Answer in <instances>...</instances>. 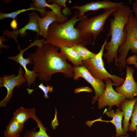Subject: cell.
<instances>
[{"instance_id": "603a6c76", "label": "cell", "mask_w": 137, "mask_h": 137, "mask_svg": "<svg viewBox=\"0 0 137 137\" xmlns=\"http://www.w3.org/2000/svg\"><path fill=\"white\" fill-rule=\"evenodd\" d=\"M72 47L78 53L82 60L93 58L96 54L90 51L84 46L76 45Z\"/></svg>"}, {"instance_id": "e0dca14e", "label": "cell", "mask_w": 137, "mask_h": 137, "mask_svg": "<svg viewBox=\"0 0 137 137\" xmlns=\"http://www.w3.org/2000/svg\"><path fill=\"white\" fill-rule=\"evenodd\" d=\"M137 100V97L132 100L126 99L120 105L119 109L122 111L124 117L122 127L125 132L128 130L129 121L131 117L134 105Z\"/></svg>"}, {"instance_id": "ba28073f", "label": "cell", "mask_w": 137, "mask_h": 137, "mask_svg": "<svg viewBox=\"0 0 137 137\" xmlns=\"http://www.w3.org/2000/svg\"><path fill=\"white\" fill-rule=\"evenodd\" d=\"M80 77L83 78L93 87L95 95L92 97L93 100L92 102L94 104L104 93L106 87L105 82L93 77L84 66H74L73 79L77 80Z\"/></svg>"}, {"instance_id": "9c48e42d", "label": "cell", "mask_w": 137, "mask_h": 137, "mask_svg": "<svg viewBox=\"0 0 137 137\" xmlns=\"http://www.w3.org/2000/svg\"><path fill=\"white\" fill-rule=\"evenodd\" d=\"M28 15L29 21L23 27L20 29L13 30L12 31L5 29L2 34L3 36H5L8 38L13 39L17 43L18 49H19L20 48V45L17 38L18 35L21 37H25L27 34L26 30H29L36 32L37 37L39 36V28L38 22V18L39 16L37 12L33 11Z\"/></svg>"}, {"instance_id": "8992f818", "label": "cell", "mask_w": 137, "mask_h": 137, "mask_svg": "<svg viewBox=\"0 0 137 137\" xmlns=\"http://www.w3.org/2000/svg\"><path fill=\"white\" fill-rule=\"evenodd\" d=\"M24 71L21 65L19 67L18 73L16 76L14 74L3 75L0 77V87H4L7 89V93L5 97L0 102V106L5 107L12 97V92L15 87L18 88L23 83L27 81L23 75Z\"/></svg>"}, {"instance_id": "6da1fadb", "label": "cell", "mask_w": 137, "mask_h": 137, "mask_svg": "<svg viewBox=\"0 0 137 137\" xmlns=\"http://www.w3.org/2000/svg\"><path fill=\"white\" fill-rule=\"evenodd\" d=\"M58 50L55 46L46 44L29 54L33 65L32 70L41 82H48L52 76L57 73H63L66 78L73 77L74 67Z\"/></svg>"}, {"instance_id": "4316f807", "label": "cell", "mask_w": 137, "mask_h": 137, "mask_svg": "<svg viewBox=\"0 0 137 137\" xmlns=\"http://www.w3.org/2000/svg\"><path fill=\"white\" fill-rule=\"evenodd\" d=\"M127 64H132L137 70V53L126 59Z\"/></svg>"}, {"instance_id": "30bf717a", "label": "cell", "mask_w": 137, "mask_h": 137, "mask_svg": "<svg viewBox=\"0 0 137 137\" xmlns=\"http://www.w3.org/2000/svg\"><path fill=\"white\" fill-rule=\"evenodd\" d=\"M126 68V76L124 82L114 90L126 99L132 100L137 97V82L133 76L134 70L128 65Z\"/></svg>"}, {"instance_id": "ffe728a7", "label": "cell", "mask_w": 137, "mask_h": 137, "mask_svg": "<svg viewBox=\"0 0 137 137\" xmlns=\"http://www.w3.org/2000/svg\"><path fill=\"white\" fill-rule=\"evenodd\" d=\"M24 124L12 118L10 120L5 131L4 137H19L22 131Z\"/></svg>"}, {"instance_id": "484cf974", "label": "cell", "mask_w": 137, "mask_h": 137, "mask_svg": "<svg viewBox=\"0 0 137 137\" xmlns=\"http://www.w3.org/2000/svg\"><path fill=\"white\" fill-rule=\"evenodd\" d=\"M67 1V0H48L46 2L48 3H55L63 7H64L65 9L64 11V12L67 13V14L70 15L71 13V11L70 9L66 6V3Z\"/></svg>"}, {"instance_id": "9a60e30c", "label": "cell", "mask_w": 137, "mask_h": 137, "mask_svg": "<svg viewBox=\"0 0 137 137\" xmlns=\"http://www.w3.org/2000/svg\"><path fill=\"white\" fill-rule=\"evenodd\" d=\"M58 22V16L53 11H47L46 14L43 17L38 19V22L39 28V36L44 39L48 35V31L50 26L53 23Z\"/></svg>"}, {"instance_id": "52a82bcc", "label": "cell", "mask_w": 137, "mask_h": 137, "mask_svg": "<svg viewBox=\"0 0 137 137\" xmlns=\"http://www.w3.org/2000/svg\"><path fill=\"white\" fill-rule=\"evenodd\" d=\"M104 81L106 84L105 90L102 95L97 100L98 108L108 106L109 110L114 106L119 108L121 104L126 98L113 89L112 86L114 84L110 78H108Z\"/></svg>"}, {"instance_id": "83f0119b", "label": "cell", "mask_w": 137, "mask_h": 137, "mask_svg": "<svg viewBox=\"0 0 137 137\" xmlns=\"http://www.w3.org/2000/svg\"><path fill=\"white\" fill-rule=\"evenodd\" d=\"M75 93H79L81 92H87L91 93L93 92L92 90L90 88L88 87H80L75 89L74 90Z\"/></svg>"}, {"instance_id": "1f68e13d", "label": "cell", "mask_w": 137, "mask_h": 137, "mask_svg": "<svg viewBox=\"0 0 137 137\" xmlns=\"http://www.w3.org/2000/svg\"><path fill=\"white\" fill-rule=\"evenodd\" d=\"M129 135L127 133L126 134L123 135L120 137H129ZM111 137H114V136H112Z\"/></svg>"}, {"instance_id": "5bb4252c", "label": "cell", "mask_w": 137, "mask_h": 137, "mask_svg": "<svg viewBox=\"0 0 137 137\" xmlns=\"http://www.w3.org/2000/svg\"><path fill=\"white\" fill-rule=\"evenodd\" d=\"M105 113L108 117L112 118V120H103L100 118L95 120L92 121V122L93 123L95 121H99L112 123L115 127L116 133L115 135L116 137H120L127 133L124 132L122 127V122L123 115L122 111L120 109H117L116 110L115 112L114 110L111 109L106 112Z\"/></svg>"}, {"instance_id": "d6986e66", "label": "cell", "mask_w": 137, "mask_h": 137, "mask_svg": "<svg viewBox=\"0 0 137 137\" xmlns=\"http://www.w3.org/2000/svg\"><path fill=\"white\" fill-rule=\"evenodd\" d=\"M36 110L34 108L26 109L21 107L13 113L12 118L19 122L24 124L29 118L34 119L37 116Z\"/></svg>"}, {"instance_id": "7402d4cb", "label": "cell", "mask_w": 137, "mask_h": 137, "mask_svg": "<svg viewBox=\"0 0 137 137\" xmlns=\"http://www.w3.org/2000/svg\"><path fill=\"white\" fill-rule=\"evenodd\" d=\"M35 120L37 123V127L39 128V131H37L34 130H27L24 133L23 137H50L46 132V128L44 126L41 121L37 117Z\"/></svg>"}, {"instance_id": "cb8c5ba5", "label": "cell", "mask_w": 137, "mask_h": 137, "mask_svg": "<svg viewBox=\"0 0 137 137\" xmlns=\"http://www.w3.org/2000/svg\"><path fill=\"white\" fill-rule=\"evenodd\" d=\"M137 126V100L136 101L131 117V123L129 127L128 130L131 132H134Z\"/></svg>"}, {"instance_id": "3957f363", "label": "cell", "mask_w": 137, "mask_h": 137, "mask_svg": "<svg viewBox=\"0 0 137 137\" xmlns=\"http://www.w3.org/2000/svg\"><path fill=\"white\" fill-rule=\"evenodd\" d=\"M132 13L129 6L123 4L112 14L113 18L110 20L107 35L108 37H111V39L106 43L105 48L106 52L103 55L108 64L113 62L114 60L115 63L117 59L118 49L125 38V28Z\"/></svg>"}, {"instance_id": "2e32d148", "label": "cell", "mask_w": 137, "mask_h": 137, "mask_svg": "<svg viewBox=\"0 0 137 137\" xmlns=\"http://www.w3.org/2000/svg\"><path fill=\"white\" fill-rule=\"evenodd\" d=\"M32 1L33 6L37 9L44 10H46L45 8L47 7L54 11L58 16V23H63L68 20V18L63 14L61 13V10L62 6L61 5L55 3L49 4L47 3L45 0H33Z\"/></svg>"}, {"instance_id": "8fae6325", "label": "cell", "mask_w": 137, "mask_h": 137, "mask_svg": "<svg viewBox=\"0 0 137 137\" xmlns=\"http://www.w3.org/2000/svg\"><path fill=\"white\" fill-rule=\"evenodd\" d=\"M39 44L38 41L35 40L33 42L30 43L29 46L24 49H23L20 48L19 49V53L16 55L10 56L7 58L8 59L13 60L19 63L23 67L25 71L24 76L26 79L27 85L29 87L33 84L36 85L35 81L37 75L34 71H30L27 69L26 67L27 65L32 64V61L29 57L26 58H24L23 55L24 52L28 49L33 46H38Z\"/></svg>"}, {"instance_id": "4fadbf2b", "label": "cell", "mask_w": 137, "mask_h": 137, "mask_svg": "<svg viewBox=\"0 0 137 137\" xmlns=\"http://www.w3.org/2000/svg\"><path fill=\"white\" fill-rule=\"evenodd\" d=\"M125 33V39L118 49L119 55L115 63V65L121 71L126 68L127 64L126 57L129 50H130L134 54L137 53V40Z\"/></svg>"}, {"instance_id": "d6a6232c", "label": "cell", "mask_w": 137, "mask_h": 137, "mask_svg": "<svg viewBox=\"0 0 137 137\" xmlns=\"http://www.w3.org/2000/svg\"><path fill=\"white\" fill-rule=\"evenodd\" d=\"M136 132V137H137V126L136 127V129H135Z\"/></svg>"}, {"instance_id": "7a4b0ae2", "label": "cell", "mask_w": 137, "mask_h": 137, "mask_svg": "<svg viewBox=\"0 0 137 137\" xmlns=\"http://www.w3.org/2000/svg\"><path fill=\"white\" fill-rule=\"evenodd\" d=\"M78 11L67 22L62 23L57 22L53 23L49 27L48 35L44 44H49L59 48L61 46L72 47L76 45L86 46L90 45L92 36L82 32L74 27L75 24L81 19Z\"/></svg>"}, {"instance_id": "5b68a950", "label": "cell", "mask_w": 137, "mask_h": 137, "mask_svg": "<svg viewBox=\"0 0 137 137\" xmlns=\"http://www.w3.org/2000/svg\"><path fill=\"white\" fill-rule=\"evenodd\" d=\"M118 8L105 11L102 14L90 18L88 17V15H84L78 22L76 28L92 36L94 43L103 30L107 20Z\"/></svg>"}, {"instance_id": "f546056e", "label": "cell", "mask_w": 137, "mask_h": 137, "mask_svg": "<svg viewBox=\"0 0 137 137\" xmlns=\"http://www.w3.org/2000/svg\"><path fill=\"white\" fill-rule=\"evenodd\" d=\"M133 13H134L135 18L137 19V0H135L132 4V9Z\"/></svg>"}, {"instance_id": "f1b7e54d", "label": "cell", "mask_w": 137, "mask_h": 137, "mask_svg": "<svg viewBox=\"0 0 137 137\" xmlns=\"http://www.w3.org/2000/svg\"><path fill=\"white\" fill-rule=\"evenodd\" d=\"M8 40L5 38V37L4 36H0V49L2 48L7 49L10 47V46L8 45H5L3 44V42L6 41Z\"/></svg>"}, {"instance_id": "d4e9b609", "label": "cell", "mask_w": 137, "mask_h": 137, "mask_svg": "<svg viewBox=\"0 0 137 137\" xmlns=\"http://www.w3.org/2000/svg\"><path fill=\"white\" fill-rule=\"evenodd\" d=\"M38 87L44 93V98L47 99L49 98L48 95V92L52 93L53 91V88L51 85H47L46 86L44 85L42 83H41L38 85Z\"/></svg>"}, {"instance_id": "44dd1931", "label": "cell", "mask_w": 137, "mask_h": 137, "mask_svg": "<svg viewBox=\"0 0 137 137\" xmlns=\"http://www.w3.org/2000/svg\"><path fill=\"white\" fill-rule=\"evenodd\" d=\"M29 10L36 11H38L42 17L44 16L46 14L47 11L46 10H41L37 9L34 7L32 4L30 8L27 9H23L11 13H3L0 11V20L8 18H11L13 19H16L17 16L20 14Z\"/></svg>"}, {"instance_id": "277c9868", "label": "cell", "mask_w": 137, "mask_h": 137, "mask_svg": "<svg viewBox=\"0 0 137 137\" xmlns=\"http://www.w3.org/2000/svg\"><path fill=\"white\" fill-rule=\"evenodd\" d=\"M107 41V39H106L99 51L94 57L82 61V66L85 67L95 78L103 81L110 78L111 80L114 85L118 87L122 84L125 79L115 75L110 74L105 67L102 57Z\"/></svg>"}, {"instance_id": "ac0fdd59", "label": "cell", "mask_w": 137, "mask_h": 137, "mask_svg": "<svg viewBox=\"0 0 137 137\" xmlns=\"http://www.w3.org/2000/svg\"><path fill=\"white\" fill-rule=\"evenodd\" d=\"M60 52L66 59L72 63L75 67L82 66V59L81 57L72 47L64 46H60Z\"/></svg>"}, {"instance_id": "4dcf8cb0", "label": "cell", "mask_w": 137, "mask_h": 137, "mask_svg": "<svg viewBox=\"0 0 137 137\" xmlns=\"http://www.w3.org/2000/svg\"><path fill=\"white\" fill-rule=\"evenodd\" d=\"M18 23L16 19H13L10 23V26L13 30L17 29L18 28Z\"/></svg>"}, {"instance_id": "7c38bea8", "label": "cell", "mask_w": 137, "mask_h": 137, "mask_svg": "<svg viewBox=\"0 0 137 137\" xmlns=\"http://www.w3.org/2000/svg\"><path fill=\"white\" fill-rule=\"evenodd\" d=\"M123 4L121 2H114L109 0H104L92 2L81 6H74L72 8L78 10L79 17L81 18L88 11H97L101 9L108 11L118 8Z\"/></svg>"}]
</instances>
